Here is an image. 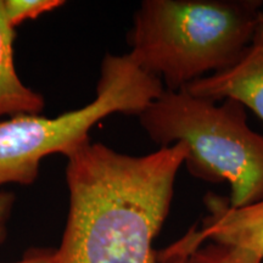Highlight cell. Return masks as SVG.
<instances>
[{
    "label": "cell",
    "instance_id": "6da1fadb",
    "mask_svg": "<svg viewBox=\"0 0 263 263\" xmlns=\"http://www.w3.org/2000/svg\"><path fill=\"white\" fill-rule=\"evenodd\" d=\"M65 156L70 210L51 263H156L153 242L170 212L185 146L136 157L88 139Z\"/></svg>",
    "mask_w": 263,
    "mask_h": 263
},
{
    "label": "cell",
    "instance_id": "7a4b0ae2",
    "mask_svg": "<svg viewBox=\"0 0 263 263\" xmlns=\"http://www.w3.org/2000/svg\"><path fill=\"white\" fill-rule=\"evenodd\" d=\"M262 6L261 0H145L134 15L129 55L164 90H180L241 58Z\"/></svg>",
    "mask_w": 263,
    "mask_h": 263
},
{
    "label": "cell",
    "instance_id": "3957f363",
    "mask_svg": "<svg viewBox=\"0 0 263 263\" xmlns=\"http://www.w3.org/2000/svg\"><path fill=\"white\" fill-rule=\"evenodd\" d=\"M139 120L161 147L185 146L184 164L195 178L228 183L232 207L263 200V136L249 127L241 104L230 99L218 104L185 89L164 90Z\"/></svg>",
    "mask_w": 263,
    "mask_h": 263
},
{
    "label": "cell",
    "instance_id": "277c9868",
    "mask_svg": "<svg viewBox=\"0 0 263 263\" xmlns=\"http://www.w3.org/2000/svg\"><path fill=\"white\" fill-rule=\"evenodd\" d=\"M164 91L160 78L138 66L129 54L105 55L97 98L55 118L17 115L0 122V185H28L44 157L66 154L89 139V130L112 114L139 115Z\"/></svg>",
    "mask_w": 263,
    "mask_h": 263
},
{
    "label": "cell",
    "instance_id": "5b68a950",
    "mask_svg": "<svg viewBox=\"0 0 263 263\" xmlns=\"http://www.w3.org/2000/svg\"><path fill=\"white\" fill-rule=\"evenodd\" d=\"M188 93L212 101L230 99L252 110L263 121V21L241 58L226 70L186 85Z\"/></svg>",
    "mask_w": 263,
    "mask_h": 263
},
{
    "label": "cell",
    "instance_id": "8992f818",
    "mask_svg": "<svg viewBox=\"0 0 263 263\" xmlns=\"http://www.w3.org/2000/svg\"><path fill=\"white\" fill-rule=\"evenodd\" d=\"M209 210L197 228L201 242L212 241L248 250L263 259V200L242 207H232L229 199L210 193Z\"/></svg>",
    "mask_w": 263,
    "mask_h": 263
},
{
    "label": "cell",
    "instance_id": "52a82bcc",
    "mask_svg": "<svg viewBox=\"0 0 263 263\" xmlns=\"http://www.w3.org/2000/svg\"><path fill=\"white\" fill-rule=\"evenodd\" d=\"M14 27L0 0V117L4 115H37L44 108V99L26 87L14 65Z\"/></svg>",
    "mask_w": 263,
    "mask_h": 263
},
{
    "label": "cell",
    "instance_id": "ba28073f",
    "mask_svg": "<svg viewBox=\"0 0 263 263\" xmlns=\"http://www.w3.org/2000/svg\"><path fill=\"white\" fill-rule=\"evenodd\" d=\"M192 263H262L263 259L248 250L219 242H200L195 227V241L190 252Z\"/></svg>",
    "mask_w": 263,
    "mask_h": 263
},
{
    "label": "cell",
    "instance_id": "9c48e42d",
    "mask_svg": "<svg viewBox=\"0 0 263 263\" xmlns=\"http://www.w3.org/2000/svg\"><path fill=\"white\" fill-rule=\"evenodd\" d=\"M64 4L60 0H4L6 16L14 28L26 20L38 17Z\"/></svg>",
    "mask_w": 263,
    "mask_h": 263
},
{
    "label": "cell",
    "instance_id": "30bf717a",
    "mask_svg": "<svg viewBox=\"0 0 263 263\" xmlns=\"http://www.w3.org/2000/svg\"><path fill=\"white\" fill-rule=\"evenodd\" d=\"M195 241V227L167 248L157 250L156 263H192L190 252Z\"/></svg>",
    "mask_w": 263,
    "mask_h": 263
},
{
    "label": "cell",
    "instance_id": "8fae6325",
    "mask_svg": "<svg viewBox=\"0 0 263 263\" xmlns=\"http://www.w3.org/2000/svg\"><path fill=\"white\" fill-rule=\"evenodd\" d=\"M15 197L10 193H0V244L6 236V223L14 205Z\"/></svg>",
    "mask_w": 263,
    "mask_h": 263
},
{
    "label": "cell",
    "instance_id": "7c38bea8",
    "mask_svg": "<svg viewBox=\"0 0 263 263\" xmlns=\"http://www.w3.org/2000/svg\"><path fill=\"white\" fill-rule=\"evenodd\" d=\"M52 254L54 251H50V250H37V251L29 252L21 261L12 263H51Z\"/></svg>",
    "mask_w": 263,
    "mask_h": 263
},
{
    "label": "cell",
    "instance_id": "4fadbf2b",
    "mask_svg": "<svg viewBox=\"0 0 263 263\" xmlns=\"http://www.w3.org/2000/svg\"><path fill=\"white\" fill-rule=\"evenodd\" d=\"M261 20L263 21V12H262V15H261Z\"/></svg>",
    "mask_w": 263,
    "mask_h": 263
}]
</instances>
